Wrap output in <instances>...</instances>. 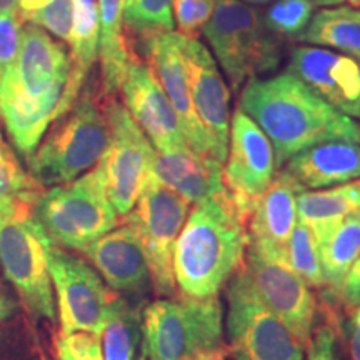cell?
<instances>
[{"label": "cell", "instance_id": "6da1fadb", "mask_svg": "<svg viewBox=\"0 0 360 360\" xmlns=\"http://www.w3.org/2000/svg\"><path fill=\"white\" fill-rule=\"evenodd\" d=\"M238 109L267 135L277 169L292 155L317 143L360 142L357 122L328 105L290 72L249 80L242 87Z\"/></svg>", "mask_w": 360, "mask_h": 360}, {"label": "cell", "instance_id": "7a4b0ae2", "mask_svg": "<svg viewBox=\"0 0 360 360\" xmlns=\"http://www.w3.org/2000/svg\"><path fill=\"white\" fill-rule=\"evenodd\" d=\"M70 72L64 42L25 25L15 60L0 89V119L20 155L29 159L53 122Z\"/></svg>", "mask_w": 360, "mask_h": 360}, {"label": "cell", "instance_id": "3957f363", "mask_svg": "<svg viewBox=\"0 0 360 360\" xmlns=\"http://www.w3.org/2000/svg\"><path fill=\"white\" fill-rule=\"evenodd\" d=\"M247 222L227 188L197 202L174 247V278L180 295H217L242 269L249 247Z\"/></svg>", "mask_w": 360, "mask_h": 360}, {"label": "cell", "instance_id": "277c9868", "mask_svg": "<svg viewBox=\"0 0 360 360\" xmlns=\"http://www.w3.org/2000/svg\"><path fill=\"white\" fill-rule=\"evenodd\" d=\"M107 97L101 79L87 80L70 110L56 122L29 157V174L40 187H57L92 170L110 141Z\"/></svg>", "mask_w": 360, "mask_h": 360}, {"label": "cell", "instance_id": "5b68a950", "mask_svg": "<svg viewBox=\"0 0 360 360\" xmlns=\"http://www.w3.org/2000/svg\"><path fill=\"white\" fill-rule=\"evenodd\" d=\"M202 35L233 92L276 70L283 56V39L270 32L262 13L242 0H217Z\"/></svg>", "mask_w": 360, "mask_h": 360}, {"label": "cell", "instance_id": "8992f818", "mask_svg": "<svg viewBox=\"0 0 360 360\" xmlns=\"http://www.w3.org/2000/svg\"><path fill=\"white\" fill-rule=\"evenodd\" d=\"M34 215L52 244L79 252L119 224L101 164L69 184L40 193Z\"/></svg>", "mask_w": 360, "mask_h": 360}, {"label": "cell", "instance_id": "52a82bcc", "mask_svg": "<svg viewBox=\"0 0 360 360\" xmlns=\"http://www.w3.org/2000/svg\"><path fill=\"white\" fill-rule=\"evenodd\" d=\"M142 334L147 360H192L224 349L222 305L217 295L155 300L143 310Z\"/></svg>", "mask_w": 360, "mask_h": 360}, {"label": "cell", "instance_id": "ba28073f", "mask_svg": "<svg viewBox=\"0 0 360 360\" xmlns=\"http://www.w3.org/2000/svg\"><path fill=\"white\" fill-rule=\"evenodd\" d=\"M51 238L34 215V207L0 212V264L22 302L37 317L56 319L47 250Z\"/></svg>", "mask_w": 360, "mask_h": 360}, {"label": "cell", "instance_id": "9c48e42d", "mask_svg": "<svg viewBox=\"0 0 360 360\" xmlns=\"http://www.w3.org/2000/svg\"><path fill=\"white\" fill-rule=\"evenodd\" d=\"M227 337L233 360H304L305 345L265 307L244 265L227 287Z\"/></svg>", "mask_w": 360, "mask_h": 360}, {"label": "cell", "instance_id": "30bf717a", "mask_svg": "<svg viewBox=\"0 0 360 360\" xmlns=\"http://www.w3.org/2000/svg\"><path fill=\"white\" fill-rule=\"evenodd\" d=\"M191 204L165 186L148 177L125 224L134 229L146 254L157 295L174 297V247L188 217Z\"/></svg>", "mask_w": 360, "mask_h": 360}, {"label": "cell", "instance_id": "8fae6325", "mask_svg": "<svg viewBox=\"0 0 360 360\" xmlns=\"http://www.w3.org/2000/svg\"><path fill=\"white\" fill-rule=\"evenodd\" d=\"M110 141L101 159L105 191L117 215L125 217L150 177L157 150L117 96L107 97Z\"/></svg>", "mask_w": 360, "mask_h": 360}, {"label": "cell", "instance_id": "7c38bea8", "mask_svg": "<svg viewBox=\"0 0 360 360\" xmlns=\"http://www.w3.org/2000/svg\"><path fill=\"white\" fill-rule=\"evenodd\" d=\"M51 281L57 294L60 334L90 332L102 335L117 294L87 262L51 244L47 250Z\"/></svg>", "mask_w": 360, "mask_h": 360}, {"label": "cell", "instance_id": "4fadbf2b", "mask_svg": "<svg viewBox=\"0 0 360 360\" xmlns=\"http://www.w3.org/2000/svg\"><path fill=\"white\" fill-rule=\"evenodd\" d=\"M225 160L224 186L240 214L249 220L255 202L276 177L277 165L267 135L238 107L231 120Z\"/></svg>", "mask_w": 360, "mask_h": 360}, {"label": "cell", "instance_id": "5bb4252c", "mask_svg": "<svg viewBox=\"0 0 360 360\" xmlns=\"http://www.w3.org/2000/svg\"><path fill=\"white\" fill-rule=\"evenodd\" d=\"M244 270L265 307L307 347L319 312L317 300L307 283L287 264L264 257L249 247Z\"/></svg>", "mask_w": 360, "mask_h": 360}, {"label": "cell", "instance_id": "9a60e30c", "mask_svg": "<svg viewBox=\"0 0 360 360\" xmlns=\"http://www.w3.org/2000/svg\"><path fill=\"white\" fill-rule=\"evenodd\" d=\"M182 58L193 109L212 142L214 159L224 164L231 135V89L214 56L199 39L182 35Z\"/></svg>", "mask_w": 360, "mask_h": 360}, {"label": "cell", "instance_id": "2e32d148", "mask_svg": "<svg viewBox=\"0 0 360 360\" xmlns=\"http://www.w3.org/2000/svg\"><path fill=\"white\" fill-rule=\"evenodd\" d=\"M119 94L125 109L157 152H170L187 146L177 112L143 58L130 53Z\"/></svg>", "mask_w": 360, "mask_h": 360}, {"label": "cell", "instance_id": "e0dca14e", "mask_svg": "<svg viewBox=\"0 0 360 360\" xmlns=\"http://www.w3.org/2000/svg\"><path fill=\"white\" fill-rule=\"evenodd\" d=\"M287 72L302 80L328 105L350 119H360V62L315 45L290 51Z\"/></svg>", "mask_w": 360, "mask_h": 360}, {"label": "cell", "instance_id": "ac0fdd59", "mask_svg": "<svg viewBox=\"0 0 360 360\" xmlns=\"http://www.w3.org/2000/svg\"><path fill=\"white\" fill-rule=\"evenodd\" d=\"M143 44L141 58L147 62L157 82L177 112L180 127L187 146L202 155L214 157L212 142L207 135L204 125L193 109L191 90L182 58V35L177 32H155L147 37L137 39Z\"/></svg>", "mask_w": 360, "mask_h": 360}, {"label": "cell", "instance_id": "d6986e66", "mask_svg": "<svg viewBox=\"0 0 360 360\" xmlns=\"http://www.w3.org/2000/svg\"><path fill=\"white\" fill-rule=\"evenodd\" d=\"M302 191L305 188L285 170L274 177L267 191L255 202L247 224L249 249L276 262L287 264V244L299 220L297 197Z\"/></svg>", "mask_w": 360, "mask_h": 360}, {"label": "cell", "instance_id": "ffe728a7", "mask_svg": "<svg viewBox=\"0 0 360 360\" xmlns=\"http://www.w3.org/2000/svg\"><path fill=\"white\" fill-rule=\"evenodd\" d=\"M109 289L130 299H143L152 287V277L143 249L134 229L124 225L102 236L82 250Z\"/></svg>", "mask_w": 360, "mask_h": 360}, {"label": "cell", "instance_id": "44dd1931", "mask_svg": "<svg viewBox=\"0 0 360 360\" xmlns=\"http://www.w3.org/2000/svg\"><path fill=\"white\" fill-rule=\"evenodd\" d=\"M150 177L177 192L188 204H197L225 191L222 162L202 155L188 146L157 152Z\"/></svg>", "mask_w": 360, "mask_h": 360}, {"label": "cell", "instance_id": "7402d4cb", "mask_svg": "<svg viewBox=\"0 0 360 360\" xmlns=\"http://www.w3.org/2000/svg\"><path fill=\"white\" fill-rule=\"evenodd\" d=\"M287 174L304 188H328L360 179V142L330 141L312 146L285 162Z\"/></svg>", "mask_w": 360, "mask_h": 360}, {"label": "cell", "instance_id": "603a6c76", "mask_svg": "<svg viewBox=\"0 0 360 360\" xmlns=\"http://www.w3.org/2000/svg\"><path fill=\"white\" fill-rule=\"evenodd\" d=\"M70 72L53 122L70 110L98 60L101 20L97 0H72V27L69 37Z\"/></svg>", "mask_w": 360, "mask_h": 360}, {"label": "cell", "instance_id": "cb8c5ba5", "mask_svg": "<svg viewBox=\"0 0 360 360\" xmlns=\"http://www.w3.org/2000/svg\"><path fill=\"white\" fill-rule=\"evenodd\" d=\"M355 212H360V179L323 191H302L297 197V217L315 240Z\"/></svg>", "mask_w": 360, "mask_h": 360}, {"label": "cell", "instance_id": "d4e9b609", "mask_svg": "<svg viewBox=\"0 0 360 360\" xmlns=\"http://www.w3.org/2000/svg\"><path fill=\"white\" fill-rule=\"evenodd\" d=\"M101 20V87L105 96H119L129 64V47L122 22V0H97Z\"/></svg>", "mask_w": 360, "mask_h": 360}, {"label": "cell", "instance_id": "484cf974", "mask_svg": "<svg viewBox=\"0 0 360 360\" xmlns=\"http://www.w3.org/2000/svg\"><path fill=\"white\" fill-rule=\"evenodd\" d=\"M302 42L334 49L360 62V11L349 6L323 7L314 13Z\"/></svg>", "mask_w": 360, "mask_h": 360}, {"label": "cell", "instance_id": "4316f807", "mask_svg": "<svg viewBox=\"0 0 360 360\" xmlns=\"http://www.w3.org/2000/svg\"><path fill=\"white\" fill-rule=\"evenodd\" d=\"M326 287L340 289L349 269L360 255V212L345 217L317 240Z\"/></svg>", "mask_w": 360, "mask_h": 360}, {"label": "cell", "instance_id": "83f0119b", "mask_svg": "<svg viewBox=\"0 0 360 360\" xmlns=\"http://www.w3.org/2000/svg\"><path fill=\"white\" fill-rule=\"evenodd\" d=\"M142 335V317L137 305L117 294L101 335L103 360H135Z\"/></svg>", "mask_w": 360, "mask_h": 360}, {"label": "cell", "instance_id": "f1b7e54d", "mask_svg": "<svg viewBox=\"0 0 360 360\" xmlns=\"http://www.w3.org/2000/svg\"><path fill=\"white\" fill-rule=\"evenodd\" d=\"M40 187L8 146L0 130V212L15 207H34Z\"/></svg>", "mask_w": 360, "mask_h": 360}, {"label": "cell", "instance_id": "f546056e", "mask_svg": "<svg viewBox=\"0 0 360 360\" xmlns=\"http://www.w3.org/2000/svg\"><path fill=\"white\" fill-rule=\"evenodd\" d=\"M122 22L127 40L172 32V0H122Z\"/></svg>", "mask_w": 360, "mask_h": 360}, {"label": "cell", "instance_id": "4dcf8cb0", "mask_svg": "<svg viewBox=\"0 0 360 360\" xmlns=\"http://www.w3.org/2000/svg\"><path fill=\"white\" fill-rule=\"evenodd\" d=\"M287 264L302 281L315 289L326 287L319 244L307 225L297 220L287 244Z\"/></svg>", "mask_w": 360, "mask_h": 360}, {"label": "cell", "instance_id": "1f68e13d", "mask_svg": "<svg viewBox=\"0 0 360 360\" xmlns=\"http://www.w3.org/2000/svg\"><path fill=\"white\" fill-rule=\"evenodd\" d=\"M22 22L40 27L52 37L69 44L72 27V0H19Z\"/></svg>", "mask_w": 360, "mask_h": 360}, {"label": "cell", "instance_id": "d6a6232c", "mask_svg": "<svg viewBox=\"0 0 360 360\" xmlns=\"http://www.w3.org/2000/svg\"><path fill=\"white\" fill-rule=\"evenodd\" d=\"M314 0H274L265 11L264 22L281 39H300L315 13Z\"/></svg>", "mask_w": 360, "mask_h": 360}, {"label": "cell", "instance_id": "836d02e7", "mask_svg": "<svg viewBox=\"0 0 360 360\" xmlns=\"http://www.w3.org/2000/svg\"><path fill=\"white\" fill-rule=\"evenodd\" d=\"M217 0H172L174 24L180 35L197 39L212 17Z\"/></svg>", "mask_w": 360, "mask_h": 360}, {"label": "cell", "instance_id": "e575fe53", "mask_svg": "<svg viewBox=\"0 0 360 360\" xmlns=\"http://www.w3.org/2000/svg\"><path fill=\"white\" fill-rule=\"evenodd\" d=\"M56 350L58 360H103L101 337L90 332L60 334Z\"/></svg>", "mask_w": 360, "mask_h": 360}, {"label": "cell", "instance_id": "d590c367", "mask_svg": "<svg viewBox=\"0 0 360 360\" xmlns=\"http://www.w3.org/2000/svg\"><path fill=\"white\" fill-rule=\"evenodd\" d=\"M22 20L19 13H4L0 15V89L8 69L15 60L20 45Z\"/></svg>", "mask_w": 360, "mask_h": 360}, {"label": "cell", "instance_id": "8d00e7d4", "mask_svg": "<svg viewBox=\"0 0 360 360\" xmlns=\"http://www.w3.org/2000/svg\"><path fill=\"white\" fill-rule=\"evenodd\" d=\"M307 349V360H339L335 328L328 323L315 328Z\"/></svg>", "mask_w": 360, "mask_h": 360}, {"label": "cell", "instance_id": "74e56055", "mask_svg": "<svg viewBox=\"0 0 360 360\" xmlns=\"http://www.w3.org/2000/svg\"><path fill=\"white\" fill-rule=\"evenodd\" d=\"M337 295L347 310H357L360 307V255L349 269Z\"/></svg>", "mask_w": 360, "mask_h": 360}, {"label": "cell", "instance_id": "f35d334b", "mask_svg": "<svg viewBox=\"0 0 360 360\" xmlns=\"http://www.w3.org/2000/svg\"><path fill=\"white\" fill-rule=\"evenodd\" d=\"M349 347L350 360H360V328L352 321L349 322Z\"/></svg>", "mask_w": 360, "mask_h": 360}, {"label": "cell", "instance_id": "ab89813d", "mask_svg": "<svg viewBox=\"0 0 360 360\" xmlns=\"http://www.w3.org/2000/svg\"><path fill=\"white\" fill-rule=\"evenodd\" d=\"M13 312H15V302H13L11 297L0 294V322L7 321Z\"/></svg>", "mask_w": 360, "mask_h": 360}, {"label": "cell", "instance_id": "60d3db41", "mask_svg": "<svg viewBox=\"0 0 360 360\" xmlns=\"http://www.w3.org/2000/svg\"><path fill=\"white\" fill-rule=\"evenodd\" d=\"M315 6L319 7H337V6H349L354 8H360V0H314Z\"/></svg>", "mask_w": 360, "mask_h": 360}, {"label": "cell", "instance_id": "b9f144b4", "mask_svg": "<svg viewBox=\"0 0 360 360\" xmlns=\"http://www.w3.org/2000/svg\"><path fill=\"white\" fill-rule=\"evenodd\" d=\"M19 13V0H0V15Z\"/></svg>", "mask_w": 360, "mask_h": 360}, {"label": "cell", "instance_id": "7bdbcfd3", "mask_svg": "<svg viewBox=\"0 0 360 360\" xmlns=\"http://www.w3.org/2000/svg\"><path fill=\"white\" fill-rule=\"evenodd\" d=\"M192 360H225V349L210 350V352H202Z\"/></svg>", "mask_w": 360, "mask_h": 360}, {"label": "cell", "instance_id": "ee69618b", "mask_svg": "<svg viewBox=\"0 0 360 360\" xmlns=\"http://www.w3.org/2000/svg\"><path fill=\"white\" fill-rule=\"evenodd\" d=\"M245 4H250V6H267V4H272L274 0H244Z\"/></svg>", "mask_w": 360, "mask_h": 360}, {"label": "cell", "instance_id": "f6af8a7d", "mask_svg": "<svg viewBox=\"0 0 360 360\" xmlns=\"http://www.w3.org/2000/svg\"><path fill=\"white\" fill-rule=\"evenodd\" d=\"M352 323L354 326H357L360 328V307L355 310L354 312V317H352Z\"/></svg>", "mask_w": 360, "mask_h": 360}, {"label": "cell", "instance_id": "bcb514c9", "mask_svg": "<svg viewBox=\"0 0 360 360\" xmlns=\"http://www.w3.org/2000/svg\"><path fill=\"white\" fill-rule=\"evenodd\" d=\"M137 360H147V354H146V350H143V347H142V352H141V355H139Z\"/></svg>", "mask_w": 360, "mask_h": 360}]
</instances>
